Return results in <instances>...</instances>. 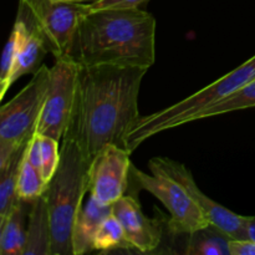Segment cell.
Instances as JSON below:
<instances>
[{
  "mask_svg": "<svg viewBox=\"0 0 255 255\" xmlns=\"http://www.w3.org/2000/svg\"><path fill=\"white\" fill-rule=\"evenodd\" d=\"M79 72L80 66L70 57L55 59L36 133L59 141L64 137L74 109Z\"/></svg>",
  "mask_w": 255,
  "mask_h": 255,
  "instance_id": "8",
  "label": "cell"
},
{
  "mask_svg": "<svg viewBox=\"0 0 255 255\" xmlns=\"http://www.w3.org/2000/svg\"><path fill=\"white\" fill-rule=\"evenodd\" d=\"M251 107H255V79L244 86L239 87L232 94L227 95L226 97L219 100L212 106L207 107L203 111L194 115L191 122L209 119V117L221 116V115L228 114V112L241 111V110L251 109Z\"/></svg>",
  "mask_w": 255,
  "mask_h": 255,
  "instance_id": "18",
  "label": "cell"
},
{
  "mask_svg": "<svg viewBox=\"0 0 255 255\" xmlns=\"http://www.w3.org/2000/svg\"><path fill=\"white\" fill-rule=\"evenodd\" d=\"M247 233L248 239L255 241V216L247 217Z\"/></svg>",
  "mask_w": 255,
  "mask_h": 255,
  "instance_id": "25",
  "label": "cell"
},
{
  "mask_svg": "<svg viewBox=\"0 0 255 255\" xmlns=\"http://www.w3.org/2000/svg\"><path fill=\"white\" fill-rule=\"evenodd\" d=\"M19 6L41 32L55 59L69 57L80 21L91 11L89 4L54 0H19Z\"/></svg>",
  "mask_w": 255,
  "mask_h": 255,
  "instance_id": "7",
  "label": "cell"
},
{
  "mask_svg": "<svg viewBox=\"0 0 255 255\" xmlns=\"http://www.w3.org/2000/svg\"><path fill=\"white\" fill-rule=\"evenodd\" d=\"M131 152L117 144L105 146L90 162L89 192L102 206H112L129 186Z\"/></svg>",
  "mask_w": 255,
  "mask_h": 255,
  "instance_id": "10",
  "label": "cell"
},
{
  "mask_svg": "<svg viewBox=\"0 0 255 255\" xmlns=\"http://www.w3.org/2000/svg\"><path fill=\"white\" fill-rule=\"evenodd\" d=\"M51 226L45 193L30 203L24 255H51Z\"/></svg>",
  "mask_w": 255,
  "mask_h": 255,
  "instance_id": "14",
  "label": "cell"
},
{
  "mask_svg": "<svg viewBox=\"0 0 255 255\" xmlns=\"http://www.w3.org/2000/svg\"><path fill=\"white\" fill-rule=\"evenodd\" d=\"M148 0H100V1L90 2V9H124V7H139Z\"/></svg>",
  "mask_w": 255,
  "mask_h": 255,
  "instance_id": "23",
  "label": "cell"
},
{
  "mask_svg": "<svg viewBox=\"0 0 255 255\" xmlns=\"http://www.w3.org/2000/svg\"><path fill=\"white\" fill-rule=\"evenodd\" d=\"M129 186L149 192L162 202L171 216L167 221V229L173 236H187L211 223L186 189L164 174L152 172L147 174L131 164Z\"/></svg>",
  "mask_w": 255,
  "mask_h": 255,
  "instance_id": "6",
  "label": "cell"
},
{
  "mask_svg": "<svg viewBox=\"0 0 255 255\" xmlns=\"http://www.w3.org/2000/svg\"><path fill=\"white\" fill-rule=\"evenodd\" d=\"M112 214L122 224L132 248L141 253H151L161 246L163 227L158 218L151 219L143 213L133 194H125L112 204Z\"/></svg>",
  "mask_w": 255,
  "mask_h": 255,
  "instance_id": "11",
  "label": "cell"
},
{
  "mask_svg": "<svg viewBox=\"0 0 255 255\" xmlns=\"http://www.w3.org/2000/svg\"><path fill=\"white\" fill-rule=\"evenodd\" d=\"M40 157H41V174L47 184L55 176L61 158V147L59 148V139L54 137L39 134Z\"/></svg>",
  "mask_w": 255,
  "mask_h": 255,
  "instance_id": "22",
  "label": "cell"
},
{
  "mask_svg": "<svg viewBox=\"0 0 255 255\" xmlns=\"http://www.w3.org/2000/svg\"><path fill=\"white\" fill-rule=\"evenodd\" d=\"M148 168L152 173H161L178 182L187 191L197 206L204 212L212 224L228 233L236 241L248 239L247 233V217L239 216L229 211L222 204L217 203L199 189L194 181L192 172L183 163L168 158V157H154L149 159Z\"/></svg>",
  "mask_w": 255,
  "mask_h": 255,
  "instance_id": "9",
  "label": "cell"
},
{
  "mask_svg": "<svg viewBox=\"0 0 255 255\" xmlns=\"http://www.w3.org/2000/svg\"><path fill=\"white\" fill-rule=\"evenodd\" d=\"M20 39H21V26L17 20L12 26L11 32L9 35L1 57V71H0V100L4 99L7 90L10 89V77L14 70L15 61H16L17 50H19Z\"/></svg>",
  "mask_w": 255,
  "mask_h": 255,
  "instance_id": "21",
  "label": "cell"
},
{
  "mask_svg": "<svg viewBox=\"0 0 255 255\" xmlns=\"http://www.w3.org/2000/svg\"><path fill=\"white\" fill-rule=\"evenodd\" d=\"M49 81L50 69L42 65L26 86L0 109V167L36 133Z\"/></svg>",
  "mask_w": 255,
  "mask_h": 255,
  "instance_id": "5",
  "label": "cell"
},
{
  "mask_svg": "<svg viewBox=\"0 0 255 255\" xmlns=\"http://www.w3.org/2000/svg\"><path fill=\"white\" fill-rule=\"evenodd\" d=\"M112 213V206H102L92 196L77 214L72 229V254L82 255L95 251V236L102 221Z\"/></svg>",
  "mask_w": 255,
  "mask_h": 255,
  "instance_id": "13",
  "label": "cell"
},
{
  "mask_svg": "<svg viewBox=\"0 0 255 255\" xmlns=\"http://www.w3.org/2000/svg\"><path fill=\"white\" fill-rule=\"evenodd\" d=\"M255 79V55L241 66L216 80L201 91L186 97L172 106L162 109L147 116H141L126 138V148L133 152L149 137L157 133L189 124L192 117L207 107L218 102Z\"/></svg>",
  "mask_w": 255,
  "mask_h": 255,
  "instance_id": "4",
  "label": "cell"
},
{
  "mask_svg": "<svg viewBox=\"0 0 255 255\" xmlns=\"http://www.w3.org/2000/svg\"><path fill=\"white\" fill-rule=\"evenodd\" d=\"M95 251L111 252L119 249H131V243L127 239L122 224L115 214H109L102 221L94 242Z\"/></svg>",
  "mask_w": 255,
  "mask_h": 255,
  "instance_id": "19",
  "label": "cell"
},
{
  "mask_svg": "<svg viewBox=\"0 0 255 255\" xmlns=\"http://www.w3.org/2000/svg\"><path fill=\"white\" fill-rule=\"evenodd\" d=\"M25 202L20 199L11 213L4 222L0 223V254L1 255H24L26 247V229L25 221L29 211Z\"/></svg>",
  "mask_w": 255,
  "mask_h": 255,
  "instance_id": "15",
  "label": "cell"
},
{
  "mask_svg": "<svg viewBox=\"0 0 255 255\" xmlns=\"http://www.w3.org/2000/svg\"><path fill=\"white\" fill-rule=\"evenodd\" d=\"M69 57L80 67L149 69L156 61V19L139 7L91 10L80 21Z\"/></svg>",
  "mask_w": 255,
  "mask_h": 255,
  "instance_id": "2",
  "label": "cell"
},
{
  "mask_svg": "<svg viewBox=\"0 0 255 255\" xmlns=\"http://www.w3.org/2000/svg\"><path fill=\"white\" fill-rule=\"evenodd\" d=\"M54 1H66V2H81V4H84L85 1H91V2H95V1H100V0H54Z\"/></svg>",
  "mask_w": 255,
  "mask_h": 255,
  "instance_id": "26",
  "label": "cell"
},
{
  "mask_svg": "<svg viewBox=\"0 0 255 255\" xmlns=\"http://www.w3.org/2000/svg\"><path fill=\"white\" fill-rule=\"evenodd\" d=\"M232 255H255V241L246 239V241H231Z\"/></svg>",
  "mask_w": 255,
  "mask_h": 255,
  "instance_id": "24",
  "label": "cell"
},
{
  "mask_svg": "<svg viewBox=\"0 0 255 255\" xmlns=\"http://www.w3.org/2000/svg\"><path fill=\"white\" fill-rule=\"evenodd\" d=\"M232 237L214 224L187 234L183 253L187 255H232Z\"/></svg>",
  "mask_w": 255,
  "mask_h": 255,
  "instance_id": "16",
  "label": "cell"
},
{
  "mask_svg": "<svg viewBox=\"0 0 255 255\" xmlns=\"http://www.w3.org/2000/svg\"><path fill=\"white\" fill-rule=\"evenodd\" d=\"M16 20L21 26V39L14 70L10 77V85L14 84L24 75H34L42 66V60L49 52L41 32L20 6L17 9Z\"/></svg>",
  "mask_w": 255,
  "mask_h": 255,
  "instance_id": "12",
  "label": "cell"
},
{
  "mask_svg": "<svg viewBox=\"0 0 255 255\" xmlns=\"http://www.w3.org/2000/svg\"><path fill=\"white\" fill-rule=\"evenodd\" d=\"M46 188L47 183L42 178L40 169L36 168L24 153L17 178V197L25 202H32L42 196Z\"/></svg>",
  "mask_w": 255,
  "mask_h": 255,
  "instance_id": "20",
  "label": "cell"
},
{
  "mask_svg": "<svg viewBox=\"0 0 255 255\" xmlns=\"http://www.w3.org/2000/svg\"><path fill=\"white\" fill-rule=\"evenodd\" d=\"M148 70L111 65L80 67L64 137L74 139L87 159L91 161L107 144L126 148L127 134L141 117L139 90Z\"/></svg>",
  "mask_w": 255,
  "mask_h": 255,
  "instance_id": "1",
  "label": "cell"
},
{
  "mask_svg": "<svg viewBox=\"0 0 255 255\" xmlns=\"http://www.w3.org/2000/svg\"><path fill=\"white\" fill-rule=\"evenodd\" d=\"M26 146L17 149L5 166L0 167V223L6 219L20 201L17 197V178Z\"/></svg>",
  "mask_w": 255,
  "mask_h": 255,
  "instance_id": "17",
  "label": "cell"
},
{
  "mask_svg": "<svg viewBox=\"0 0 255 255\" xmlns=\"http://www.w3.org/2000/svg\"><path fill=\"white\" fill-rule=\"evenodd\" d=\"M90 162L74 139L62 138L59 167L45 191L51 226V255H74L72 229L82 199L89 193Z\"/></svg>",
  "mask_w": 255,
  "mask_h": 255,
  "instance_id": "3",
  "label": "cell"
}]
</instances>
